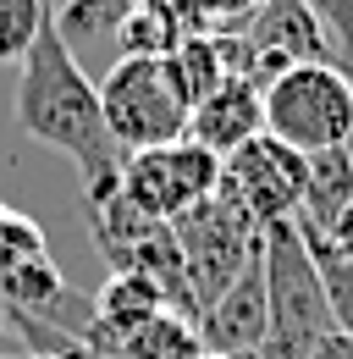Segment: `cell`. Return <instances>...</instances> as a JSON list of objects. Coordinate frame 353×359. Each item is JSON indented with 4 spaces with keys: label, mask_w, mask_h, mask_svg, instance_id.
Instances as JSON below:
<instances>
[{
    "label": "cell",
    "mask_w": 353,
    "mask_h": 359,
    "mask_svg": "<svg viewBox=\"0 0 353 359\" xmlns=\"http://www.w3.org/2000/svg\"><path fill=\"white\" fill-rule=\"evenodd\" d=\"M11 116H17V128L28 138H39L44 149L67 155L83 182H99V177H116L122 172V144L105 128L99 83L83 72L78 50L61 39L55 17L39 28V39L17 61Z\"/></svg>",
    "instance_id": "cell-1"
},
{
    "label": "cell",
    "mask_w": 353,
    "mask_h": 359,
    "mask_svg": "<svg viewBox=\"0 0 353 359\" xmlns=\"http://www.w3.org/2000/svg\"><path fill=\"white\" fill-rule=\"evenodd\" d=\"M260 271H265V343L260 359H309V348L337 332L331 299H326V276L314 266V249L298 232V222L265 226L260 243Z\"/></svg>",
    "instance_id": "cell-2"
},
{
    "label": "cell",
    "mask_w": 353,
    "mask_h": 359,
    "mask_svg": "<svg viewBox=\"0 0 353 359\" xmlns=\"http://www.w3.org/2000/svg\"><path fill=\"white\" fill-rule=\"evenodd\" d=\"M265 133L287 149H342L353 144V72L337 61H309L265 83Z\"/></svg>",
    "instance_id": "cell-3"
},
{
    "label": "cell",
    "mask_w": 353,
    "mask_h": 359,
    "mask_svg": "<svg viewBox=\"0 0 353 359\" xmlns=\"http://www.w3.org/2000/svg\"><path fill=\"white\" fill-rule=\"evenodd\" d=\"M99 111L111 138L127 149H155L188 138V94L176 83L166 55H122L105 78H99Z\"/></svg>",
    "instance_id": "cell-4"
},
{
    "label": "cell",
    "mask_w": 353,
    "mask_h": 359,
    "mask_svg": "<svg viewBox=\"0 0 353 359\" xmlns=\"http://www.w3.org/2000/svg\"><path fill=\"white\" fill-rule=\"evenodd\" d=\"M172 232H176V255H182V271H188V287L199 299V315H205L210 299H221L260 260V238H265L221 188L210 199H199L193 210H182L172 222Z\"/></svg>",
    "instance_id": "cell-5"
},
{
    "label": "cell",
    "mask_w": 353,
    "mask_h": 359,
    "mask_svg": "<svg viewBox=\"0 0 353 359\" xmlns=\"http://www.w3.org/2000/svg\"><path fill=\"white\" fill-rule=\"evenodd\" d=\"M221 182V155H210L193 138L155 144V149H127L122 155V194L144 216L176 222L182 210H193L199 199H210Z\"/></svg>",
    "instance_id": "cell-6"
},
{
    "label": "cell",
    "mask_w": 353,
    "mask_h": 359,
    "mask_svg": "<svg viewBox=\"0 0 353 359\" xmlns=\"http://www.w3.org/2000/svg\"><path fill=\"white\" fill-rule=\"evenodd\" d=\"M304 172H309V155L287 149L282 138H249L243 149H232L221 161V194L260 226H276V222H293L298 205H304Z\"/></svg>",
    "instance_id": "cell-7"
},
{
    "label": "cell",
    "mask_w": 353,
    "mask_h": 359,
    "mask_svg": "<svg viewBox=\"0 0 353 359\" xmlns=\"http://www.w3.org/2000/svg\"><path fill=\"white\" fill-rule=\"evenodd\" d=\"M243 34V50H249V78L254 83H270L293 67H309V61H337L331 50V34L314 11V0H260L254 17L237 28Z\"/></svg>",
    "instance_id": "cell-8"
},
{
    "label": "cell",
    "mask_w": 353,
    "mask_h": 359,
    "mask_svg": "<svg viewBox=\"0 0 353 359\" xmlns=\"http://www.w3.org/2000/svg\"><path fill=\"white\" fill-rule=\"evenodd\" d=\"M265 133V89L254 78H226L221 89H210L193 111H188V138L205 144L210 155H232L249 138Z\"/></svg>",
    "instance_id": "cell-9"
},
{
    "label": "cell",
    "mask_w": 353,
    "mask_h": 359,
    "mask_svg": "<svg viewBox=\"0 0 353 359\" xmlns=\"http://www.w3.org/2000/svg\"><path fill=\"white\" fill-rule=\"evenodd\" d=\"M265 326H270V315H265V271L254 260L221 299L205 304V315H199V343H205V354H260Z\"/></svg>",
    "instance_id": "cell-10"
},
{
    "label": "cell",
    "mask_w": 353,
    "mask_h": 359,
    "mask_svg": "<svg viewBox=\"0 0 353 359\" xmlns=\"http://www.w3.org/2000/svg\"><path fill=\"white\" fill-rule=\"evenodd\" d=\"M160 310H166V293L144 271H111L99 299H94V337H88V348L99 359H111V348L127 332H138L149 315H160Z\"/></svg>",
    "instance_id": "cell-11"
},
{
    "label": "cell",
    "mask_w": 353,
    "mask_h": 359,
    "mask_svg": "<svg viewBox=\"0 0 353 359\" xmlns=\"http://www.w3.org/2000/svg\"><path fill=\"white\" fill-rule=\"evenodd\" d=\"M353 205V144L342 149H314L304 172V205H298V232L304 238H326V226Z\"/></svg>",
    "instance_id": "cell-12"
},
{
    "label": "cell",
    "mask_w": 353,
    "mask_h": 359,
    "mask_svg": "<svg viewBox=\"0 0 353 359\" xmlns=\"http://www.w3.org/2000/svg\"><path fill=\"white\" fill-rule=\"evenodd\" d=\"M111 359H205V343H199V326L176 310L149 315L138 332H127Z\"/></svg>",
    "instance_id": "cell-13"
},
{
    "label": "cell",
    "mask_w": 353,
    "mask_h": 359,
    "mask_svg": "<svg viewBox=\"0 0 353 359\" xmlns=\"http://www.w3.org/2000/svg\"><path fill=\"white\" fill-rule=\"evenodd\" d=\"M182 17H176L166 0H132L127 17L116 22V45L127 55H172L182 45Z\"/></svg>",
    "instance_id": "cell-14"
},
{
    "label": "cell",
    "mask_w": 353,
    "mask_h": 359,
    "mask_svg": "<svg viewBox=\"0 0 353 359\" xmlns=\"http://www.w3.org/2000/svg\"><path fill=\"white\" fill-rule=\"evenodd\" d=\"M61 287H67V282H61V271H55V255L22 260V266L0 271V310H44Z\"/></svg>",
    "instance_id": "cell-15"
},
{
    "label": "cell",
    "mask_w": 353,
    "mask_h": 359,
    "mask_svg": "<svg viewBox=\"0 0 353 359\" xmlns=\"http://www.w3.org/2000/svg\"><path fill=\"white\" fill-rule=\"evenodd\" d=\"M50 22V0H0V67H17Z\"/></svg>",
    "instance_id": "cell-16"
},
{
    "label": "cell",
    "mask_w": 353,
    "mask_h": 359,
    "mask_svg": "<svg viewBox=\"0 0 353 359\" xmlns=\"http://www.w3.org/2000/svg\"><path fill=\"white\" fill-rule=\"evenodd\" d=\"M188 34H237L260 0H166Z\"/></svg>",
    "instance_id": "cell-17"
},
{
    "label": "cell",
    "mask_w": 353,
    "mask_h": 359,
    "mask_svg": "<svg viewBox=\"0 0 353 359\" xmlns=\"http://www.w3.org/2000/svg\"><path fill=\"white\" fill-rule=\"evenodd\" d=\"M39 255H50L44 226L34 216H22V210H11V205H0V271L22 266V260H39Z\"/></svg>",
    "instance_id": "cell-18"
},
{
    "label": "cell",
    "mask_w": 353,
    "mask_h": 359,
    "mask_svg": "<svg viewBox=\"0 0 353 359\" xmlns=\"http://www.w3.org/2000/svg\"><path fill=\"white\" fill-rule=\"evenodd\" d=\"M309 249H314V243H309ZM314 266H320V276H326V299H331L337 332L353 337V266L337 260V255H326V249H314Z\"/></svg>",
    "instance_id": "cell-19"
},
{
    "label": "cell",
    "mask_w": 353,
    "mask_h": 359,
    "mask_svg": "<svg viewBox=\"0 0 353 359\" xmlns=\"http://www.w3.org/2000/svg\"><path fill=\"white\" fill-rule=\"evenodd\" d=\"M309 243H314V249H326V255H337V260H348V266H353V205H348V210H342V216H337L331 226H326V238H309Z\"/></svg>",
    "instance_id": "cell-20"
},
{
    "label": "cell",
    "mask_w": 353,
    "mask_h": 359,
    "mask_svg": "<svg viewBox=\"0 0 353 359\" xmlns=\"http://www.w3.org/2000/svg\"><path fill=\"white\" fill-rule=\"evenodd\" d=\"M309 359H353V337L348 332H326V337L309 348Z\"/></svg>",
    "instance_id": "cell-21"
},
{
    "label": "cell",
    "mask_w": 353,
    "mask_h": 359,
    "mask_svg": "<svg viewBox=\"0 0 353 359\" xmlns=\"http://www.w3.org/2000/svg\"><path fill=\"white\" fill-rule=\"evenodd\" d=\"M0 354H22L17 337H11V326H6V310H0Z\"/></svg>",
    "instance_id": "cell-22"
},
{
    "label": "cell",
    "mask_w": 353,
    "mask_h": 359,
    "mask_svg": "<svg viewBox=\"0 0 353 359\" xmlns=\"http://www.w3.org/2000/svg\"><path fill=\"white\" fill-rule=\"evenodd\" d=\"M28 359H99V354H28Z\"/></svg>",
    "instance_id": "cell-23"
},
{
    "label": "cell",
    "mask_w": 353,
    "mask_h": 359,
    "mask_svg": "<svg viewBox=\"0 0 353 359\" xmlns=\"http://www.w3.org/2000/svg\"><path fill=\"white\" fill-rule=\"evenodd\" d=\"M205 359H260V354H205Z\"/></svg>",
    "instance_id": "cell-24"
},
{
    "label": "cell",
    "mask_w": 353,
    "mask_h": 359,
    "mask_svg": "<svg viewBox=\"0 0 353 359\" xmlns=\"http://www.w3.org/2000/svg\"><path fill=\"white\" fill-rule=\"evenodd\" d=\"M0 359H28V354H0Z\"/></svg>",
    "instance_id": "cell-25"
}]
</instances>
